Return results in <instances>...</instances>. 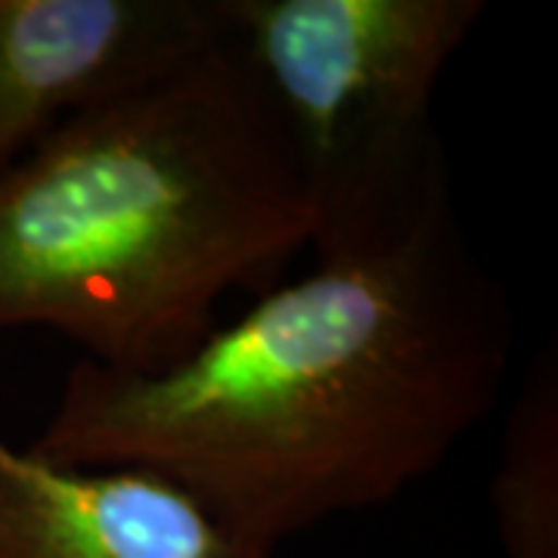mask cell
<instances>
[{
    "label": "cell",
    "mask_w": 558,
    "mask_h": 558,
    "mask_svg": "<svg viewBox=\"0 0 558 558\" xmlns=\"http://www.w3.org/2000/svg\"><path fill=\"white\" fill-rule=\"evenodd\" d=\"M509 357V301L444 190L317 252L307 277L267 289L165 373L75 360L28 450L156 472L274 556L435 472L494 410Z\"/></svg>",
    "instance_id": "cell-1"
},
{
    "label": "cell",
    "mask_w": 558,
    "mask_h": 558,
    "mask_svg": "<svg viewBox=\"0 0 558 558\" xmlns=\"http://www.w3.org/2000/svg\"><path fill=\"white\" fill-rule=\"evenodd\" d=\"M314 202L233 35L65 121L0 174V329L156 376L218 329L227 292L314 242Z\"/></svg>",
    "instance_id": "cell-2"
},
{
    "label": "cell",
    "mask_w": 558,
    "mask_h": 558,
    "mask_svg": "<svg viewBox=\"0 0 558 558\" xmlns=\"http://www.w3.org/2000/svg\"><path fill=\"white\" fill-rule=\"evenodd\" d=\"M223 13L314 202L317 252L450 190L432 100L481 0H223Z\"/></svg>",
    "instance_id": "cell-3"
},
{
    "label": "cell",
    "mask_w": 558,
    "mask_h": 558,
    "mask_svg": "<svg viewBox=\"0 0 558 558\" xmlns=\"http://www.w3.org/2000/svg\"><path fill=\"white\" fill-rule=\"evenodd\" d=\"M223 0H0V174L47 134L215 50Z\"/></svg>",
    "instance_id": "cell-4"
},
{
    "label": "cell",
    "mask_w": 558,
    "mask_h": 558,
    "mask_svg": "<svg viewBox=\"0 0 558 558\" xmlns=\"http://www.w3.org/2000/svg\"><path fill=\"white\" fill-rule=\"evenodd\" d=\"M0 558H274L174 481L81 469L0 438Z\"/></svg>",
    "instance_id": "cell-5"
},
{
    "label": "cell",
    "mask_w": 558,
    "mask_h": 558,
    "mask_svg": "<svg viewBox=\"0 0 558 558\" xmlns=\"http://www.w3.org/2000/svg\"><path fill=\"white\" fill-rule=\"evenodd\" d=\"M494 515L509 558H558V379L539 357L515 400L499 469L490 484Z\"/></svg>",
    "instance_id": "cell-6"
}]
</instances>
